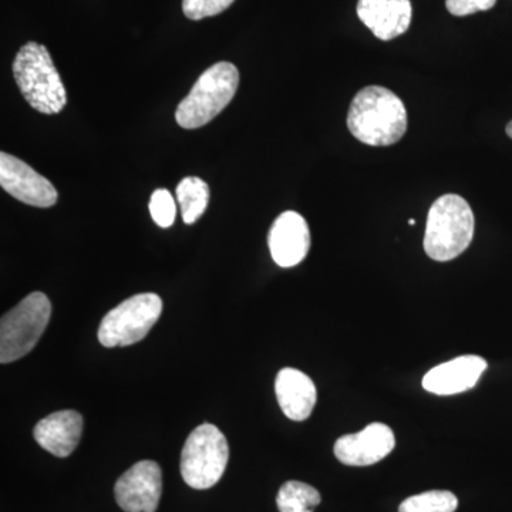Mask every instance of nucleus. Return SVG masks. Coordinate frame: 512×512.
Returning <instances> with one entry per match:
<instances>
[{"label":"nucleus","instance_id":"f257e3e1","mask_svg":"<svg viewBox=\"0 0 512 512\" xmlns=\"http://www.w3.org/2000/svg\"><path fill=\"white\" fill-rule=\"evenodd\" d=\"M348 127L352 136L367 146H392L406 133V107L386 87H365L350 104Z\"/></svg>","mask_w":512,"mask_h":512},{"label":"nucleus","instance_id":"f03ea898","mask_svg":"<svg viewBox=\"0 0 512 512\" xmlns=\"http://www.w3.org/2000/svg\"><path fill=\"white\" fill-rule=\"evenodd\" d=\"M473 210L463 197L447 194L431 205L424 234V251L434 261L447 262L463 254L474 237Z\"/></svg>","mask_w":512,"mask_h":512},{"label":"nucleus","instance_id":"7ed1b4c3","mask_svg":"<svg viewBox=\"0 0 512 512\" xmlns=\"http://www.w3.org/2000/svg\"><path fill=\"white\" fill-rule=\"evenodd\" d=\"M13 76L22 96L39 113L57 114L66 107L62 77L45 46L26 43L13 62Z\"/></svg>","mask_w":512,"mask_h":512},{"label":"nucleus","instance_id":"20e7f679","mask_svg":"<svg viewBox=\"0 0 512 512\" xmlns=\"http://www.w3.org/2000/svg\"><path fill=\"white\" fill-rule=\"evenodd\" d=\"M238 86L239 72L234 64H214L198 77L190 94L181 101L175 120L187 130L204 127L231 103Z\"/></svg>","mask_w":512,"mask_h":512},{"label":"nucleus","instance_id":"39448f33","mask_svg":"<svg viewBox=\"0 0 512 512\" xmlns=\"http://www.w3.org/2000/svg\"><path fill=\"white\" fill-rule=\"evenodd\" d=\"M52 303L42 292L26 296L0 320V363L16 362L32 352L49 325Z\"/></svg>","mask_w":512,"mask_h":512},{"label":"nucleus","instance_id":"423d86ee","mask_svg":"<svg viewBox=\"0 0 512 512\" xmlns=\"http://www.w3.org/2000/svg\"><path fill=\"white\" fill-rule=\"evenodd\" d=\"M228 458V441L221 430L214 424H201L185 441L181 476L194 490H208L224 476Z\"/></svg>","mask_w":512,"mask_h":512},{"label":"nucleus","instance_id":"0eeeda50","mask_svg":"<svg viewBox=\"0 0 512 512\" xmlns=\"http://www.w3.org/2000/svg\"><path fill=\"white\" fill-rule=\"evenodd\" d=\"M163 312L156 293H138L111 309L99 328V340L106 348H124L146 338Z\"/></svg>","mask_w":512,"mask_h":512},{"label":"nucleus","instance_id":"6e6552de","mask_svg":"<svg viewBox=\"0 0 512 512\" xmlns=\"http://www.w3.org/2000/svg\"><path fill=\"white\" fill-rule=\"evenodd\" d=\"M117 504L126 512H156L163 494V473L156 461L128 468L114 487Z\"/></svg>","mask_w":512,"mask_h":512},{"label":"nucleus","instance_id":"1a4fd4ad","mask_svg":"<svg viewBox=\"0 0 512 512\" xmlns=\"http://www.w3.org/2000/svg\"><path fill=\"white\" fill-rule=\"evenodd\" d=\"M0 185L16 200L32 207L49 208L57 202V191L47 178L20 158L0 153Z\"/></svg>","mask_w":512,"mask_h":512},{"label":"nucleus","instance_id":"9d476101","mask_svg":"<svg viewBox=\"0 0 512 512\" xmlns=\"http://www.w3.org/2000/svg\"><path fill=\"white\" fill-rule=\"evenodd\" d=\"M396 447V437L389 426L372 423L356 434L340 437L335 456L345 466L366 467L379 463Z\"/></svg>","mask_w":512,"mask_h":512},{"label":"nucleus","instance_id":"9b49d317","mask_svg":"<svg viewBox=\"0 0 512 512\" xmlns=\"http://www.w3.org/2000/svg\"><path fill=\"white\" fill-rule=\"evenodd\" d=\"M268 245L272 258L282 268L301 264L311 248L308 222L298 212H284L272 224Z\"/></svg>","mask_w":512,"mask_h":512},{"label":"nucleus","instance_id":"f8f14e48","mask_svg":"<svg viewBox=\"0 0 512 512\" xmlns=\"http://www.w3.org/2000/svg\"><path fill=\"white\" fill-rule=\"evenodd\" d=\"M487 367L483 357L474 355L457 357L431 369L423 377L424 390L439 396L467 392L476 386Z\"/></svg>","mask_w":512,"mask_h":512},{"label":"nucleus","instance_id":"ddd939ff","mask_svg":"<svg viewBox=\"0 0 512 512\" xmlns=\"http://www.w3.org/2000/svg\"><path fill=\"white\" fill-rule=\"evenodd\" d=\"M410 0H359L357 16L377 39L389 42L402 36L412 22Z\"/></svg>","mask_w":512,"mask_h":512},{"label":"nucleus","instance_id":"4468645a","mask_svg":"<svg viewBox=\"0 0 512 512\" xmlns=\"http://www.w3.org/2000/svg\"><path fill=\"white\" fill-rule=\"evenodd\" d=\"M83 416L74 410H62L40 420L33 436L40 447L53 456L66 458L76 450L83 434Z\"/></svg>","mask_w":512,"mask_h":512},{"label":"nucleus","instance_id":"2eb2a0df","mask_svg":"<svg viewBox=\"0 0 512 512\" xmlns=\"http://www.w3.org/2000/svg\"><path fill=\"white\" fill-rule=\"evenodd\" d=\"M275 392L282 412L293 421L308 419L318 399L311 377L292 367H285L278 373Z\"/></svg>","mask_w":512,"mask_h":512},{"label":"nucleus","instance_id":"dca6fc26","mask_svg":"<svg viewBox=\"0 0 512 512\" xmlns=\"http://www.w3.org/2000/svg\"><path fill=\"white\" fill-rule=\"evenodd\" d=\"M177 200L185 224H195L207 210L210 202V187L201 178H184L177 185Z\"/></svg>","mask_w":512,"mask_h":512},{"label":"nucleus","instance_id":"f3484780","mask_svg":"<svg viewBox=\"0 0 512 512\" xmlns=\"http://www.w3.org/2000/svg\"><path fill=\"white\" fill-rule=\"evenodd\" d=\"M320 494L312 485L301 481H288L276 497L279 512H313L320 504Z\"/></svg>","mask_w":512,"mask_h":512},{"label":"nucleus","instance_id":"a211bd4d","mask_svg":"<svg viewBox=\"0 0 512 512\" xmlns=\"http://www.w3.org/2000/svg\"><path fill=\"white\" fill-rule=\"evenodd\" d=\"M458 500L450 491L434 490L413 495L400 504L399 512H454Z\"/></svg>","mask_w":512,"mask_h":512},{"label":"nucleus","instance_id":"6ab92c4d","mask_svg":"<svg viewBox=\"0 0 512 512\" xmlns=\"http://www.w3.org/2000/svg\"><path fill=\"white\" fill-rule=\"evenodd\" d=\"M151 217L161 228H170L174 224L177 205H175L173 194L164 188H158L150 198Z\"/></svg>","mask_w":512,"mask_h":512},{"label":"nucleus","instance_id":"aec40b11","mask_svg":"<svg viewBox=\"0 0 512 512\" xmlns=\"http://www.w3.org/2000/svg\"><path fill=\"white\" fill-rule=\"evenodd\" d=\"M235 0H183L184 15L191 20H201L220 15Z\"/></svg>","mask_w":512,"mask_h":512},{"label":"nucleus","instance_id":"412c9836","mask_svg":"<svg viewBox=\"0 0 512 512\" xmlns=\"http://www.w3.org/2000/svg\"><path fill=\"white\" fill-rule=\"evenodd\" d=\"M497 0H446L448 12L454 16H468L494 8Z\"/></svg>","mask_w":512,"mask_h":512},{"label":"nucleus","instance_id":"4be33fe9","mask_svg":"<svg viewBox=\"0 0 512 512\" xmlns=\"http://www.w3.org/2000/svg\"><path fill=\"white\" fill-rule=\"evenodd\" d=\"M505 130H507L508 137L512 138V121L507 124V128H505Z\"/></svg>","mask_w":512,"mask_h":512},{"label":"nucleus","instance_id":"5701e85b","mask_svg":"<svg viewBox=\"0 0 512 512\" xmlns=\"http://www.w3.org/2000/svg\"><path fill=\"white\" fill-rule=\"evenodd\" d=\"M414 222H416V221H414V220H410V221H409V224H410V225H414Z\"/></svg>","mask_w":512,"mask_h":512}]
</instances>
